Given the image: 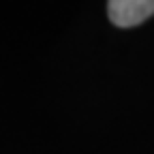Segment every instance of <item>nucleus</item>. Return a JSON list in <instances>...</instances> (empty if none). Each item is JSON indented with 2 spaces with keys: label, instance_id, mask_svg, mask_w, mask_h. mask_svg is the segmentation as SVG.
<instances>
[{
  "label": "nucleus",
  "instance_id": "nucleus-1",
  "mask_svg": "<svg viewBox=\"0 0 154 154\" xmlns=\"http://www.w3.org/2000/svg\"><path fill=\"white\" fill-rule=\"evenodd\" d=\"M107 15L118 28H133L154 15V0H111Z\"/></svg>",
  "mask_w": 154,
  "mask_h": 154
}]
</instances>
